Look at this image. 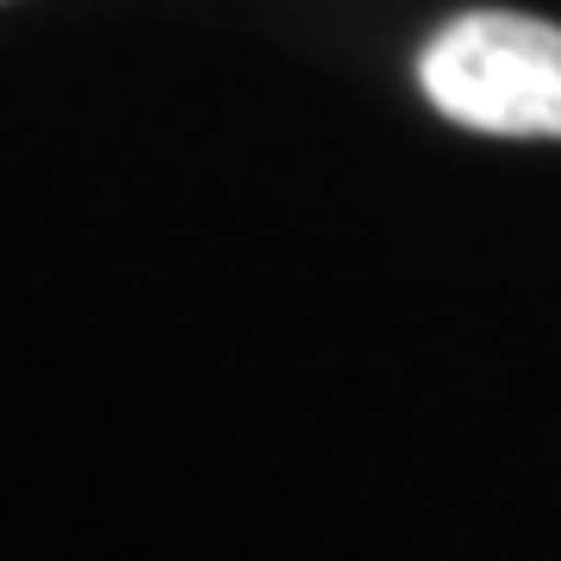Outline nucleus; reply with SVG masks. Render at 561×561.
<instances>
[{
    "label": "nucleus",
    "mask_w": 561,
    "mask_h": 561,
    "mask_svg": "<svg viewBox=\"0 0 561 561\" xmlns=\"http://www.w3.org/2000/svg\"><path fill=\"white\" fill-rule=\"evenodd\" d=\"M419 81L443 119L486 138H561V25L461 13L424 44Z\"/></svg>",
    "instance_id": "obj_1"
}]
</instances>
